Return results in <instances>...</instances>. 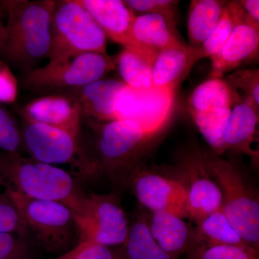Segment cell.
<instances>
[{"label": "cell", "instance_id": "cell-15", "mask_svg": "<svg viewBox=\"0 0 259 259\" xmlns=\"http://www.w3.org/2000/svg\"><path fill=\"white\" fill-rule=\"evenodd\" d=\"M125 83L114 79H101L86 86L56 94L72 97L81 107L82 116L89 120L107 122L115 120L117 97Z\"/></svg>", "mask_w": 259, "mask_h": 259}, {"label": "cell", "instance_id": "cell-14", "mask_svg": "<svg viewBox=\"0 0 259 259\" xmlns=\"http://www.w3.org/2000/svg\"><path fill=\"white\" fill-rule=\"evenodd\" d=\"M259 29L245 23L236 24L226 44L211 58L209 78H223L242 65L258 61Z\"/></svg>", "mask_w": 259, "mask_h": 259}, {"label": "cell", "instance_id": "cell-19", "mask_svg": "<svg viewBox=\"0 0 259 259\" xmlns=\"http://www.w3.org/2000/svg\"><path fill=\"white\" fill-rule=\"evenodd\" d=\"M176 31L161 15H136L131 32L135 51L154 60L161 51L182 44Z\"/></svg>", "mask_w": 259, "mask_h": 259}, {"label": "cell", "instance_id": "cell-37", "mask_svg": "<svg viewBox=\"0 0 259 259\" xmlns=\"http://www.w3.org/2000/svg\"><path fill=\"white\" fill-rule=\"evenodd\" d=\"M5 11L1 2H0V46H1L2 40H3V35H4L5 31V25L3 22V18H4Z\"/></svg>", "mask_w": 259, "mask_h": 259}, {"label": "cell", "instance_id": "cell-9", "mask_svg": "<svg viewBox=\"0 0 259 259\" xmlns=\"http://www.w3.org/2000/svg\"><path fill=\"white\" fill-rule=\"evenodd\" d=\"M74 216L79 243L122 245L128 234L131 223L115 194H87Z\"/></svg>", "mask_w": 259, "mask_h": 259}, {"label": "cell", "instance_id": "cell-24", "mask_svg": "<svg viewBox=\"0 0 259 259\" xmlns=\"http://www.w3.org/2000/svg\"><path fill=\"white\" fill-rule=\"evenodd\" d=\"M117 250L121 259H173L154 241L148 229V218L143 214L130 224L127 238Z\"/></svg>", "mask_w": 259, "mask_h": 259}, {"label": "cell", "instance_id": "cell-38", "mask_svg": "<svg viewBox=\"0 0 259 259\" xmlns=\"http://www.w3.org/2000/svg\"><path fill=\"white\" fill-rule=\"evenodd\" d=\"M77 245L74 247L72 249L69 250V251L66 252V253H64V254L61 255L60 257L56 259H72L75 253H76V250H77Z\"/></svg>", "mask_w": 259, "mask_h": 259}, {"label": "cell", "instance_id": "cell-21", "mask_svg": "<svg viewBox=\"0 0 259 259\" xmlns=\"http://www.w3.org/2000/svg\"><path fill=\"white\" fill-rule=\"evenodd\" d=\"M220 245L249 246L231 226L221 208L210 213L193 228L189 252L200 247Z\"/></svg>", "mask_w": 259, "mask_h": 259}, {"label": "cell", "instance_id": "cell-8", "mask_svg": "<svg viewBox=\"0 0 259 259\" xmlns=\"http://www.w3.org/2000/svg\"><path fill=\"white\" fill-rule=\"evenodd\" d=\"M115 69L108 55L86 53L59 62L50 63L25 73V88L40 93H60L101 80Z\"/></svg>", "mask_w": 259, "mask_h": 259}, {"label": "cell", "instance_id": "cell-31", "mask_svg": "<svg viewBox=\"0 0 259 259\" xmlns=\"http://www.w3.org/2000/svg\"><path fill=\"white\" fill-rule=\"evenodd\" d=\"M32 241L28 236L0 233V259H33Z\"/></svg>", "mask_w": 259, "mask_h": 259}, {"label": "cell", "instance_id": "cell-7", "mask_svg": "<svg viewBox=\"0 0 259 259\" xmlns=\"http://www.w3.org/2000/svg\"><path fill=\"white\" fill-rule=\"evenodd\" d=\"M5 192L20 209L32 243L49 253H66L72 249L71 245L79 236L74 212L69 207L30 198L13 189Z\"/></svg>", "mask_w": 259, "mask_h": 259}, {"label": "cell", "instance_id": "cell-2", "mask_svg": "<svg viewBox=\"0 0 259 259\" xmlns=\"http://www.w3.org/2000/svg\"><path fill=\"white\" fill-rule=\"evenodd\" d=\"M88 124L95 136L94 156L102 174L119 186L141 164L148 150L169 125L151 127L131 120H89Z\"/></svg>", "mask_w": 259, "mask_h": 259}, {"label": "cell", "instance_id": "cell-13", "mask_svg": "<svg viewBox=\"0 0 259 259\" xmlns=\"http://www.w3.org/2000/svg\"><path fill=\"white\" fill-rule=\"evenodd\" d=\"M20 115L24 120L79 136L82 112L79 104L72 97L59 94L38 97L22 107Z\"/></svg>", "mask_w": 259, "mask_h": 259}, {"label": "cell", "instance_id": "cell-39", "mask_svg": "<svg viewBox=\"0 0 259 259\" xmlns=\"http://www.w3.org/2000/svg\"><path fill=\"white\" fill-rule=\"evenodd\" d=\"M0 186H1V187H4L5 190H10V186L9 185V184L7 182L6 180H5V177H3L1 171H0Z\"/></svg>", "mask_w": 259, "mask_h": 259}, {"label": "cell", "instance_id": "cell-27", "mask_svg": "<svg viewBox=\"0 0 259 259\" xmlns=\"http://www.w3.org/2000/svg\"><path fill=\"white\" fill-rule=\"evenodd\" d=\"M235 26L236 23L234 19L226 5L217 26L198 48L202 59L204 58L211 59L213 56L217 55L226 44Z\"/></svg>", "mask_w": 259, "mask_h": 259}, {"label": "cell", "instance_id": "cell-6", "mask_svg": "<svg viewBox=\"0 0 259 259\" xmlns=\"http://www.w3.org/2000/svg\"><path fill=\"white\" fill-rule=\"evenodd\" d=\"M107 38L100 25L76 0L56 1L51 20L49 62L90 52L108 55Z\"/></svg>", "mask_w": 259, "mask_h": 259}, {"label": "cell", "instance_id": "cell-12", "mask_svg": "<svg viewBox=\"0 0 259 259\" xmlns=\"http://www.w3.org/2000/svg\"><path fill=\"white\" fill-rule=\"evenodd\" d=\"M176 93L153 88L136 91L127 85L117 97L115 120H131L151 127L169 125Z\"/></svg>", "mask_w": 259, "mask_h": 259}, {"label": "cell", "instance_id": "cell-17", "mask_svg": "<svg viewBox=\"0 0 259 259\" xmlns=\"http://www.w3.org/2000/svg\"><path fill=\"white\" fill-rule=\"evenodd\" d=\"M259 111L240 97L232 107L231 115L225 131V152L248 156L253 163L258 161V151L253 148L258 138Z\"/></svg>", "mask_w": 259, "mask_h": 259}, {"label": "cell", "instance_id": "cell-16", "mask_svg": "<svg viewBox=\"0 0 259 259\" xmlns=\"http://www.w3.org/2000/svg\"><path fill=\"white\" fill-rule=\"evenodd\" d=\"M91 15L107 37L123 49L135 51L132 26L134 12L122 0H76Z\"/></svg>", "mask_w": 259, "mask_h": 259}, {"label": "cell", "instance_id": "cell-20", "mask_svg": "<svg viewBox=\"0 0 259 259\" xmlns=\"http://www.w3.org/2000/svg\"><path fill=\"white\" fill-rule=\"evenodd\" d=\"M148 229L156 243L173 259L187 253L192 245L193 228L184 218L167 211L151 212Z\"/></svg>", "mask_w": 259, "mask_h": 259}, {"label": "cell", "instance_id": "cell-36", "mask_svg": "<svg viewBox=\"0 0 259 259\" xmlns=\"http://www.w3.org/2000/svg\"><path fill=\"white\" fill-rule=\"evenodd\" d=\"M240 4L245 10L246 14L253 21L259 24V1L258 0H240Z\"/></svg>", "mask_w": 259, "mask_h": 259}, {"label": "cell", "instance_id": "cell-26", "mask_svg": "<svg viewBox=\"0 0 259 259\" xmlns=\"http://www.w3.org/2000/svg\"><path fill=\"white\" fill-rule=\"evenodd\" d=\"M231 110V107H222L190 115L212 152L218 156L225 153L223 138Z\"/></svg>", "mask_w": 259, "mask_h": 259}, {"label": "cell", "instance_id": "cell-4", "mask_svg": "<svg viewBox=\"0 0 259 259\" xmlns=\"http://www.w3.org/2000/svg\"><path fill=\"white\" fill-rule=\"evenodd\" d=\"M204 165L222 194V209L245 243L259 250L258 192L239 167L213 152L202 151Z\"/></svg>", "mask_w": 259, "mask_h": 259}, {"label": "cell", "instance_id": "cell-10", "mask_svg": "<svg viewBox=\"0 0 259 259\" xmlns=\"http://www.w3.org/2000/svg\"><path fill=\"white\" fill-rule=\"evenodd\" d=\"M166 176L178 182L185 189L188 202V218L198 225L222 207V194L209 175L199 148L182 153L176 164Z\"/></svg>", "mask_w": 259, "mask_h": 259}, {"label": "cell", "instance_id": "cell-18", "mask_svg": "<svg viewBox=\"0 0 259 259\" xmlns=\"http://www.w3.org/2000/svg\"><path fill=\"white\" fill-rule=\"evenodd\" d=\"M201 59L198 48L194 49L185 44L161 51L152 64L153 88L176 93L194 65Z\"/></svg>", "mask_w": 259, "mask_h": 259}, {"label": "cell", "instance_id": "cell-30", "mask_svg": "<svg viewBox=\"0 0 259 259\" xmlns=\"http://www.w3.org/2000/svg\"><path fill=\"white\" fill-rule=\"evenodd\" d=\"M0 233H16L30 238L20 209L5 191L0 194Z\"/></svg>", "mask_w": 259, "mask_h": 259}, {"label": "cell", "instance_id": "cell-3", "mask_svg": "<svg viewBox=\"0 0 259 259\" xmlns=\"http://www.w3.org/2000/svg\"><path fill=\"white\" fill-rule=\"evenodd\" d=\"M0 171L10 189L26 197L60 202L74 214L82 207L87 194L76 179L62 168L20 153L0 151Z\"/></svg>", "mask_w": 259, "mask_h": 259}, {"label": "cell", "instance_id": "cell-29", "mask_svg": "<svg viewBox=\"0 0 259 259\" xmlns=\"http://www.w3.org/2000/svg\"><path fill=\"white\" fill-rule=\"evenodd\" d=\"M235 89L244 93V99L259 111V69H237L223 78Z\"/></svg>", "mask_w": 259, "mask_h": 259}, {"label": "cell", "instance_id": "cell-34", "mask_svg": "<svg viewBox=\"0 0 259 259\" xmlns=\"http://www.w3.org/2000/svg\"><path fill=\"white\" fill-rule=\"evenodd\" d=\"M18 83L9 66L0 60V102L13 103L18 96Z\"/></svg>", "mask_w": 259, "mask_h": 259}, {"label": "cell", "instance_id": "cell-23", "mask_svg": "<svg viewBox=\"0 0 259 259\" xmlns=\"http://www.w3.org/2000/svg\"><path fill=\"white\" fill-rule=\"evenodd\" d=\"M228 1L192 0L189 10L187 29L190 47L197 49L216 28Z\"/></svg>", "mask_w": 259, "mask_h": 259}, {"label": "cell", "instance_id": "cell-11", "mask_svg": "<svg viewBox=\"0 0 259 259\" xmlns=\"http://www.w3.org/2000/svg\"><path fill=\"white\" fill-rule=\"evenodd\" d=\"M139 203L151 211H167L188 218V202L185 189L176 180L150 170L142 164L135 168L124 181Z\"/></svg>", "mask_w": 259, "mask_h": 259}, {"label": "cell", "instance_id": "cell-5", "mask_svg": "<svg viewBox=\"0 0 259 259\" xmlns=\"http://www.w3.org/2000/svg\"><path fill=\"white\" fill-rule=\"evenodd\" d=\"M24 150L30 157L48 164L69 165L81 180L102 175L93 153L83 147L79 136L64 130L22 119Z\"/></svg>", "mask_w": 259, "mask_h": 259}, {"label": "cell", "instance_id": "cell-22", "mask_svg": "<svg viewBox=\"0 0 259 259\" xmlns=\"http://www.w3.org/2000/svg\"><path fill=\"white\" fill-rule=\"evenodd\" d=\"M240 97L237 90L223 78H209L191 93L187 110L191 115L222 107L232 108Z\"/></svg>", "mask_w": 259, "mask_h": 259}, {"label": "cell", "instance_id": "cell-28", "mask_svg": "<svg viewBox=\"0 0 259 259\" xmlns=\"http://www.w3.org/2000/svg\"><path fill=\"white\" fill-rule=\"evenodd\" d=\"M190 259H259L258 250L250 246L220 245L190 250Z\"/></svg>", "mask_w": 259, "mask_h": 259}, {"label": "cell", "instance_id": "cell-35", "mask_svg": "<svg viewBox=\"0 0 259 259\" xmlns=\"http://www.w3.org/2000/svg\"><path fill=\"white\" fill-rule=\"evenodd\" d=\"M72 259H121L118 250L93 243H80Z\"/></svg>", "mask_w": 259, "mask_h": 259}, {"label": "cell", "instance_id": "cell-1", "mask_svg": "<svg viewBox=\"0 0 259 259\" xmlns=\"http://www.w3.org/2000/svg\"><path fill=\"white\" fill-rule=\"evenodd\" d=\"M8 22L0 55L25 73L48 59L51 48V20L55 0H3Z\"/></svg>", "mask_w": 259, "mask_h": 259}, {"label": "cell", "instance_id": "cell-33", "mask_svg": "<svg viewBox=\"0 0 259 259\" xmlns=\"http://www.w3.org/2000/svg\"><path fill=\"white\" fill-rule=\"evenodd\" d=\"M125 3L133 11L141 14L159 15L166 19L176 28L177 12L180 1L175 0H126Z\"/></svg>", "mask_w": 259, "mask_h": 259}, {"label": "cell", "instance_id": "cell-32", "mask_svg": "<svg viewBox=\"0 0 259 259\" xmlns=\"http://www.w3.org/2000/svg\"><path fill=\"white\" fill-rule=\"evenodd\" d=\"M23 150L21 129L13 117L0 107V151L20 153Z\"/></svg>", "mask_w": 259, "mask_h": 259}, {"label": "cell", "instance_id": "cell-25", "mask_svg": "<svg viewBox=\"0 0 259 259\" xmlns=\"http://www.w3.org/2000/svg\"><path fill=\"white\" fill-rule=\"evenodd\" d=\"M114 61L122 82L130 88L146 91L153 88V59L138 51L123 49Z\"/></svg>", "mask_w": 259, "mask_h": 259}]
</instances>
